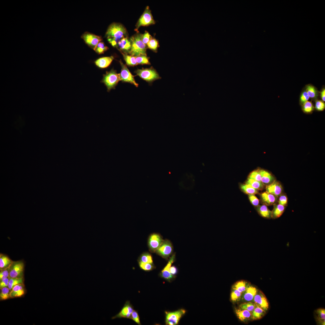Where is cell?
Masks as SVG:
<instances>
[{
	"mask_svg": "<svg viewBox=\"0 0 325 325\" xmlns=\"http://www.w3.org/2000/svg\"><path fill=\"white\" fill-rule=\"evenodd\" d=\"M142 34L137 33L130 39L131 43V48L128 52L130 55L136 57L141 55H147V45L143 42Z\"/></svg>",
	"mask_w": 325,
	"mask_h": 325,
	"instance_id": "cell-1",
	"label": "cell"
},
{
	"mask_svg": "<svg viewBox=\"0 0 325 325\" xmlns=\"http://www.w3.org/2000/svg\"><path fill=\"white\" fill-rule=\"evenodd\" d=\"M127 32L126 28L122 24L116 23H111L108 27L105 34L108 38H114L119 39L127 36Z\"/></svg>",
	"mask_w": 325,
	"mask_h": 325,
	"instance_id": "cell-2",
	"label": "cell"
},
{
	"mask_svg": "<svg viewBox=\"0 0 325 325\" xmlns=\"http://www.w3.org/2000/svg\"><path fill=\"white\" fill-rule=\"evenodd\" d=\"M119 81H120L119 74L113 69L109 71L106 72V74L103 75L101 82L106 86L109 91L112 89H114Z\"/></svg>",
	"mask_w": 325,
	"mask_h": 325,
	"instance_id": "cell-3",
	"label": "cell"
},
{
	"mask_svg": "<svg viewBox=\"0 0 325 325\" xmlns=\"http://www.w3.org/2000/svg\"><path fill=\"white\" fill-rule=\"evenodd\" d=\"M135 73L137 75L149 82L161 78L157 72L152 67L150 68L138 69L135 71Z\"/></svg>",
	"mask_w": 325,
	"mask_h": 325,
	"instance_id": "cell-4",
	"label": "cell"
},
{
	"mask_svg": "<svg viewBox=\"0 0 325 325\" xmlns=\"http://www.w3.org/2000/svg\"><path fill=\"white\" fill-rule=\"evenodd\" d=\"M24 267L23 261H13L9 268V278H23Z\"/></svg>",
	"mask_w": 325,
	"mask_h": 325,
	"instance_id": "cell-5",
	"label": "cell"
},
{
	"mask_svg": "<svg viewBox=\"0 0 325 325\" xmlns=\"http://www.w3.org/2000/svg\"><path fill=\"white\" fill-rule=\"evenodd\" d=\"M155 23V21L148 6L146 7L144 12L141 15L136 25L135 30L137 32L141 26H147Z\"/></svg>",
	"mask_w": 325,
	"mask_h": 325,
	"instance_id": "cell-6",
	"label": "cell"
},
{
	"mask_svg": "<svg viewBox=\"0 0 325 325\" xmlns=\"http://www.w3.org/2000/svg\"><path fill=\"white\" fill-rule=\"evenodd\" d=\"M186 311L181 309L173 312H166V323L169 325H175L178 324Z\"/></svg>",
	"mask_w": 325,
	"mask_h": 325,
	"instance_id": "cell-7",
	"label": "cell"
},
{
	"mask_svg": "<svg viewBox=\"0 0 325 325\" xmlns=\"http://www.w3.org/2000/svg\"><path fill=\"white\" fill-rule=\"evenodd\" d=\"M119 62L121 67V73L119 74L120 80L123 82L130 83L138 87V85L135 82L134 76L132 74L126 66L123 63L121 60L119 61Z\"/></svg>",
	"mask_w": 325,
	"mask_h": 325,
	"instance_id": "cell-8",
	"label": "cell"
},
{
	"mask_svg": "<svg viewBox=\"0 0 325 325\" xmlns=\"http://www.w3.org/2000/svg\"><path fill=\"white\" fill-rule=\"evenodd\" d=\"M81 38L89 47L94 50L98 44L102 40L101 36L95 35L88 32H84Z\"/></svg>",
	"mask_w": 325,
	"mask_h": 325,
	"instance_id": "cell-9",
	"label": "cell"
},
{
	"mask_svg": "<svg viewBox=\"0 0 325 325\" xmlns=\"http://www.w3.org/2000/svg\"><path fill=\"white\" fill-rule=\"evenodd\" d=\"M173 252V247L171 242L167 240H163L156 252L166 259H167Z\"/></svg>",
	"mask_w": 325,
	"mask_h": 325,
	"instance_id": "cell-10",
	"label": "cell"
},
{
	"mask_svg": "<svg viewBox=\"0 0 325 325\" xmlns=\"http://www.w3.org/2000/svg\"><path fill=\"white\" fill-rule=\"evenodd\" d=\"M163 241L161 235L156 233L151 234L148 240V246L150 251L155 252Z\"/></svg>",
	"mask_w": 325,
	"mask_h": 325,
	"instance_id": "cell-11",
	"label": "cell"
},
{
	"mask_svg": "<svg viewBox=\"0 0 325 325\" xmlns=\"http://www.w3.org/2000/svg\"><path fill=\"white\" fill-rule=\"evenodd\" d=\"M254 303L265 311H267L269 307L268 301L266 297L261 291L258 290L253 300Z\"/></svg>",
	"mask_w": 325,
	"mask_h": 325,
	"instance_id": "cell-12",
	"label": "cell"
},
{
	"mask_svg": "<svg viewBox=\"0 0 325 325\" xmlns=\"http://www.w3.org/2000/svg\"><path fill=\"white\" fill-rule=\"evenodd\" d=\"M175 260V254H173L169 258L166 265L162 271L160 273L161 277L165 280L170 281L175 277L170 272V268L172 264Z\"/></svg>",
	"mask_w": 325,
	"mask_h": 325,
	"instance_id": "cell-13",
	"label": "cell"
},
{
	"mask_svg": "<svg viewBox=\"0 0 325 325\" xmlns=\"http://www.w3.org/2000/svg\"><path fill=\"white\" fill-rule=\"evenodd\" d=\"M133 309L129 302H126L121 311L117 314L112 317L114 319L117 318H130Z\"/></svg>",
	"mask_w": 325,
	"mask_h": 325,
	"instance_id": "cell-14",
	"label": "cell"
},
{
	"mask_svg": "<svg viewBox=\"0 0 325 325\" xmlns=\"http://www.w3.org/2000/svg\"><path fill=\"white\" fill-rule=\"evenodd\" d=\"M266 191L273 194L277 197L280 196L283 191V187L281 184L275 181L269 185L266 186Z\"/></svg>",
	"mask_w": 325,
	"mask_h": 325,
	"instance_id": "cell-15",
	"label": "cell"
},
{
	"mask_svg": "<svg viewBox=\"0 0 325 325\" xmlns=\"http://www.w3.org/2000/svg\"><path fill=\"white\" fill-rule=\"evenodd\" d=\"M258 291L255 287L248 284L245 291L243 293L241 297L242 299L247 302L252 301Z\"/></svg>",
	"mask_w": 325,
	"mask_h": 325,
	"instance_id": "cell-16",
	"label": "cell"
},
{
	"mask_svg": "<svg viewBox=\"0 0 325 325\" xmlns=\"http://www.w3.org/2000/svg\"><path fill=\"white\" fill-rule=\"evenodd\" d=\"M261 200L263 204L266 206L274 205L277 201V197L267 192L260 195Z\"/></svg>",
	"mask_w": 325,
	"mask_h": 325,
	"instance_id": "cell-17",
	"label": "cell"
},
{
	"mask_svg": "<svg viewBox=\"0 0 325 325\" xmlns=\"http://www.w3.org/2000/svg\"><path fill=\"white\" fill-rule=\"evenodd\" d=\"M259 171L261 176V181L264 185H269L276 180L274 176L268 172L260 169Z\"/></svg>",
	"mask_w": 325,
	"mask_h": 325,
	"instance_id": "cell-18",
	"label": "cell"
},
{
	"mask_svg": "<svg viewBox=\"0 0 325 325\" xmlns=\"http://www.w3.org/2000/svg\"><path fill=\"white\" fill-rule=\"evenodd\" d=\"M114 59L113 56L104 57H100L94 61L95 65L101 69L108 67L110 64Z\"/></svg>",
	"mask_w": 325,
	"mask_h": 325,
	"instance_id": "cell-19",
	"label": "cell"
},
{
	"mask_svg": "<svg viewBox=\"0 0 325 325\" xmlns=\"http://www.w3.org/2000/svg\"><path fill=\"white\" fill-rule=\"evenodd\" d=\"M131 47V43L130 39L127 37H124L119 42L117 48L120 52L127 54Z\"/></svg>",
	"mask_w": 325,
	"mask_h": 325,
	"instance_id": "cell-20",
	"label": "cell"
},
{
	"mask_svg": "<svg viewBox=\"0 0 325 325\" xmlns=\"http://www.w3.org/2000/svg\"><path fill=\"white\" fill-rule=\"evenodd\" d=\"M256 209L258 214L262 217L267 218H272V212L268 208L267 206L263 204L259 205L256 207Z\"/></svg>",
	"mask_w": 325,
	"mask_h": 325,
	"instance_id": "cell-21",
	"label": "cell"
},
{
	"mask_svg": "<svg viewBox=\"0 0 325 325\" xmlns=\"http://www.w3.org/2000/svg\"><path fill=\"white\" fill-rule=\"evenodd\" d=\"M23 284H19L14 286L10 292L11 298L20 297L25 293Z\"/></svg>",
	"mask_w": 325,
	"mask_h": 325,
	"instance_id": "cell-22",
	"label": "cell"
},
{
	"mask_svg": "<svg viewBox=\"0 0 325 325\" xmlns=\"http://www.w3.org/2000/svg\"><path fill=\"white\" fill-rule=\"evenodd\" d=\"M13 262L7 255L0 253V270L9 268Z\"/></svg>",
	"mask_w": 325,
	"mask_h": 325,
	"instance_id": "cell-23",
	"label": "cell"
},
{
	"mask_svg": "<svg viewBox=\"0 0 325 325\" xmlns=\"http://www.w3.org/2000/svg\"><path fill=\"white\" fill-rule=\"evenodd\" d=\"M235 312L238 318L241 321H246L251 317V312L246 310L236 309Z\"/></svg>",
	"mask_w": 325,
	"mask_h": 325,
	"instance_id": "cell-24",
	"label": "cell"
},
{
	"mask_svg": "<svg viewBox=\"0 0 325 325\" xmlns=\"http://www.w3.org/2000/svg\"><path fill=\"white\" fill-rule=\"evenodd\" d=\"M285 209V206L280 204L274 205L272 212V218H277L280 217L283 214Z\"/></svg>",
	"mask_w": 325,
	"mask_h": 325,
	"instance_id": "cell-25",
	"label": "cell"
},
{
	"mask_svg": "<svg viewBox=\"0 0 325 325\" xmlns=\"http://www.w3.org/2000/svg\"><path fill=\"white\" fill-rule=\"evenodd\" d=\"M305 89L310 98L314 100H316L317 98L319 92L314 86L311 84H308L305 86Z\"/></svg>",
	"mask_w": 325,
	"mask_h": 325,
	"instance_id": "cell-26",
	"label": "cell"
},
{
	"mask_svg": "<svg viewBox=\"0 0 325 325\" xmlns=\"http://www.w3.org/2000/svg\"><path fill=\"white\" fill-rule=\"evenodd\" d=\"M265 312L260 307L256 305L254 309L251 312V318L253 320L259 319L264 315Z\"/></svg>",
	"mask_w": 325,
	"mask_h": 325,
	"instance_id": "cell-27",
	"label": "cell"
},
{
	"mask_svg": "<svg viewBox=\"0 0 325 325\" xmlns=\"http://www.w3.org/2000/svg\"><path fill=\"white\" fill-rule=\"evenodd\" d=\"M316 319L318 323L324 325L325 323V310L320 308L317 309L315 311Z\"/></svg>",
	"mask_w": 325,
	"mask_h": 325,
	"instance_id": "cell-28",
	"label": "cell"
},
{
	"mask_svg": "<svg viewBox=\"0 0 325 325\" xmlns=\"http://www.w3.org/2000/svg\"><path fill=\"white\" fill-rule=\"evenodd\" d=\"M123 56L126 64L129 66H134L138 64L136 62L135 57L128 55L126 53L120 52Z\"/></svg>",
	"mask_w": 325,
	"mask_h": 325,
	"instance_id": "cell-29",
	"label": "cell"
},
{
	"mask_svg": "<svg viewBox=\"0 0 325 325\" xmlns=\"http://www.w3.org/2000/svg\"><path fill=\"white\" fill-rule=\"evenodd\" d=\"M240 188L244 193L249 194H255L258 193V190L255 189L249 184H241Z\"/></svg>",
	"mask_w": 325,
	"mask_h": 325,
	"instance_id": "cell-30",
	"label": "cell"
},
{
	"mask_svg": "<svg viewBox=\"0 0 325 325\" xmlns=\"http://www.w3.org/2000/svg\"><path fill=\"white\" fill-rule=\"evenodd\" d=\"M246 184H249L253 188L258 190H262L264 188V185L260 181H258L254 180L248 178Z\"/></svg>",
	"mask_w": 325,
	"mask_h": 325,
	"instance_id": "cell-31",
	"label": "cell"
},
{
	"mask_svg": "<svg viewBox=\"0 0 325 325\" xmlns=\"http://www.w3.org/2000/svg\"><path fill=\"white\" fill-rule=\"evenodd\" d=\"M248 283L245 281L240 280L235 283L232 288L237 289L243 294L245 291Z\"/></svg>",
	"mask_w": 325,
	"mask_h": 325,
	"instance_id": "cell-32",
	"label": "cell"
},
{
	"mask_svg": "<svg viewBox=\"0 0 325 325\" xmlns=\"http://www.w3.org/2000/svg\"><path fill=\"white\" fill-rule=\"evenodd\" d=\"M147 47L155 52H157L158 48L159 47V42L157 40L152 37L147 44Z\"/></svg>",
	"mask_w": 325,
	"mask_h": 325,
	"instance_id": "cell-33",
	"label": "cell"
},
{
	"mask_svg": "<svg viewBox=\"0 0 325 325\" xmlns=\"http://www.w3.org/2000/svg\"><path fill=\"white\" fill-rule=\"evenodd\" d=\"M302 109L304 113L309 114L313 112L314 107L311 102L307 101L302 105Z\"/></svg>",
	"mask_w": 325,
	"mask_h": 325,
	"instance_id": "cell-34",
	"label": "cell"
},
{
	"mask_svg": "<svg viewBox=\"0 0 325 325\" xmlns=\"http://www.w3.org/2000/svg\"><path fill=\"white\" fill-rule=\"evenodd\" d=\"M254 303L251 302H245L239 305V308L242 310H246L251 312L256 306Z\"/></svg>",
	"mask_w": 325,
	"mask_h": 325,
	"instance_id": "cell-35",
	"label": "cell"
},
{
	"mask_svg": "<svg viewBox=\"0 0 325 325\" xmlns=\"http://www.w3.org/2000/svg\"><path fill=\"white\" fill-rule=\"evenodd\" d=\"M242 293L238 290L232 288L231 294V299L233 302L239 301L241 298Z\"/></svg>",
	"mask_w": 325,
	"mask_h": 325,
	"instance_id": "cell-36",
	"label": "cell"
},
{
	"mask_svg": "<svg viewBox=\"0 0 325 325\" xmlns=\"http://www.w3.org/2000/svg\"><path fill=\"white\" fill-rule=\"evenodd\" d=\"M19 284H23V278H9L8 287L11 290L14 286Z\"/></svg>",
	"mask_w": 325,
	"mask_h": 325,
	"instance_id": "cell-37",
	"label": "cell"
},
{
	"mask_svg": "<svg viewBox=\"0 0 325 325\" xmlns=\"http://www.w3.org/2000/svg\"><path fill=\"white\" fill-rule=\"evenodd\" d=\"M0 298L1 300H5L9 298L10 292L11 290L8 287H3L0 288Z\"/></svg>",
	"mask_w": 325,
	"mask_h": 325,
	"instance_id": "cell-38",
	"label": "cell"
},
{
	"mask_svg": "<svg viewBox=\"0 0 325 325\" xmlns=\"http://www.w3.org/2000/svg\"><path fill=\"white\" fill-rule=\"evenodd\" d=\"M108 49V47L104 42H100L98 44L94 50L97 54H100L104 53Z\"/></svg>",
	"mask_w": 325,
	"mask_h": 325,
	"instance_id": "cell-39",
	"label": "cell"
},
{
	"mask_svg": "<svg viewBox=\"0 0 325 325\" xmlns=\"http://www.w3.org/2000/svg\"><path fill=\"white\" fill-rule=\"evenodd\" d=\"M135 60L138 64L150 65L149 58L145 55H141L135 57Z\"/></svg>",
	"mask_w": 325,
	"mask_h": 325,
	"instance_id": "cell-40",
	"label": "cell"
},
{
	"mask_svg": "<svg viewBox=\"0 0 325 325\" xmlns=\"http://www.w3.org/2000/svg\"><path fill=\"white\" fill-rule=\"evenodd\" d=\"M139 262L146 263H153L152 257L148 253H144L142 254L139 258Z\"/></svg>",
	"mask_w": 325,
	"mask_h": 325,
	"instance_id": "cell-41",
	"label": "cell"
},
{
	"mask_svg": "<svg viewBox=\"0 0 325 325\" xmlns=\"http://www.w3.org/2000/svg\"><path fill=\"white\" fill-rule=\"evenodd\" d=\"M248 178L261 182V176L259 171V169L254 170L251 172L249 175Z\"/></svg>",
	"mask_w": 325,
	"mask_h": 325,
	"instance_id": "cell-42",
	"label": "cell"
},
{
	"mask_svg": "<svg viewBox=\"0 0 325 325\" xmlns=\"http://www.w3.org/2000/svg\"><path fill=\"white\" fill-rule=\"evenodd\" d=\"M139 264L140 268L144 271H151L154 268L153 263H143L139 262Z\"/></svg>",
	"mask_w": 325,
	"mask_h": 325,
	"instance_id": "cell-43",
	"label": "cell"
},
{
	"mask_svg": "<svg viewBox=\"0 0 325 325\" xmlns=\"http://www.w3.org/2000/svg\"><path fill=\"white\" fill-rule=\"evenodd\" d=\"M315 108L317 111H323L325 108V104L322 100H316L315 102Z\"/></svg>",
	"mask_w": 325,
	"mask_h": 325,
	"instance_id": "cell-44",
	"label": "cell"
},
{
	"mask_svg": "<svg viewBox=\"0 0 325 325\" xmlns=\"http://www.w3.org/2000/svg\"><path fill=\"white\" fill-rule=\"evenodd\" d=\"M309 98V96L305 89L302 91L300 96L299 102L300 104L302 105L305 102L308 101Z\"/></svg>",
	"mask_w": 325,
	"mask_h": 325,
	"instance_id": "cell-45",
	"label": "cell"
},
{
	"mask_svg": "<svg viewBox=\"0 0 325 325\" xmlns=\"http://www.w3.org/2000/svg\"><path fill=\"white\" fill-rule=\"evenodd\" d=\"M248 197L251 203L253 206L256 207L259 205V200L254 194H249Z\"/></svg>",
	"mask_w": 325,
	"mask_h": 325,
	"instance_id": "cell-46",
	"label": "cell"
},
{
	"mask_svg": "<svg viewBox=\"0 0 325 325\" xmlns=\"http://www.w3.org/2000/svg\"><path fill=\"white\" fill-rule=\"evenodd\" d=\"M152 37V36L150 33L146 31H145L143 34H142V40L143 42L146 45Z\"/></svg>",
	"mask_w": 325,
	"mask_h": 325,
	"instance_id": "cell-47",
	"label": "cell"
},
{
	"mask_svg": "<svg viewBox=\"0 0 325 325\" xmlns=\"http://www.w3.org/2000/svg\"><path fill=\"white\" fill-rule=\"evenodd\" d=\"M109 42L114 47L117 48L118 43L121 39L114 38H107Z\"/></svg>",
	"mask_w": 325,
	"mask_h": 325,
	"instance_id": "cell-48",
	"label": "cell"
},
{
	"mask_svg": "<svg viewBox=\"0 0 325 325\" xmlns=\"http://www.w3.org/2000/svg\"><path fill=\"white\" fill-rule=\"evenodd\" d=\"M130 319H132L136 323L141 324L139 315L137 311L134 310L131 314Z\"/></svg>",
	"mask_w": 325,
	"mask_h": 325,
	"instance_id": "cell-49",
	"label": "cell"
},
{
	"mask_svg": "<svg viewBox=\"0 0 325 325\" xmlns=\"http://www.w3.org/2000/svg\"><path fill=\"white\" fill-rule=\"evenodd\" d=\"M278 202L279 204L284 206H286L287 203V198L286 196L281 194L280 196Z\"/></svg>",
	"mask_w": 325,
	"mask_h": 325,
	"instance_id": "cell-50",
	"label": "cell"
},
{
	"mask_svg": "<svg viewBox=\"0 0 325 325\" xmlns=\"http://www.w3.org/2000/svg\"><path fill=\"white\" fill-rule=\"evenodd\" d=\"M0 271V280L9 277V268Z\"/></svg>",
	"mask_w": 325,
	"mask_h": 325,
	"instance_id": "cell-51",
	"label": "cell"
},
{
	"mask_svg": "<svg viewBox=\"0 0 325 325\" xmlns=\"http://www.w3.org/2000/svg\"><path fill=\"white\" fill-rule=\"evenodd\" d=\"M9 280V277L5 278L0 280V288L3 287H8Z\"/></svg>",
	"mask_w": 325,
	"mask_h": 325,
	"instance_id": "cell-52",
	"label": "cell"
},
{
	"mask_svg": "<svg viewBox=\"0 0 325 325\" xmlns=\"http://www.w3.org/2000/svg\"><path fill=\"white\" fill-rule=\"evenodd\" d=\"M170 272L172 275L175 276L178 273V269L175 266H171L170 268Z\"/></svg>",
	"mask_w": 325,
	"mask_h": 325,
	"instance_id": "cell-53",
	"label": "cell"
},
{
	"mask_svg": "<svg viewBox=\"0 0 325 325\" xmlns=\"http://www.w3.org/2000/svg\"><path fill=\"white\" fill-rule=\"evenodd\" d=\"M320 97L322 101L323 102L325 101V89L323 88L320 92Z\"/></svg>",
	"mask_w": 325,
	"mask_h": 325,
	"instance_id": "cell-54",
	"label": "cell"
}]
</instances>
